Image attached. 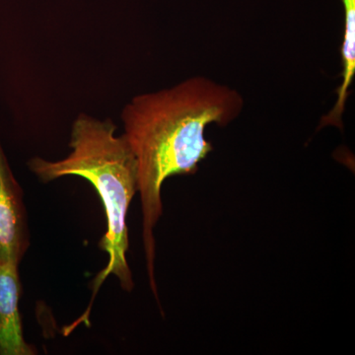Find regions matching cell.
I'll return each mask as SVG.
<instances>
[{
  "label": "cell",
  "mask_w": 355,
  "mask_h": 355,
  "mask_svg": "<svg viewBox=\"0 0 355 355\" xmlns=\"http://www.w3.org/2000/svg\"><path fill=\"white\" fill-rule=\"evenodd\" d=\"M29 247L23 191L0 141V261L20 263Z\"/></svg>",
  "instance_id": "3"
},
{
  "label": "cell",
  "mask_w": 355,
  "mask_h": 355,
  "mask_svg": "<svg viewBox=\"0 0 355 355\" xmlns=\"http://www.w3.org/2000/svg\"><path fill=\"white\" fill-rule=\"evenodd\" d=\"M244 100L237 90L203 76L171 88L133 97L121 112L125 137L139 168L142 239L149 284L155 280L154 229L163 214L161 190L168 178L193 174L212 151L205 139L211 123L224 127L241 114Z\"/></svg>",
  "instance_id": "1"
},
{
  "label": "cell",
  "mask_w": 355,
  "mask_h": 355,
  "mask_svg": "<svg viewBox=\"0 0 355 355\" xmlns=\"http://www.w3.org/2000/svg\"><path fill=\"white\" fill-rule=\"evenodd\" d=\"M18 266L14 261H0V355L37 354L23 335Z\"/></svg>",
  "instance_id": "4"
},
{
  "label": "cell",
  "mask_w": 355,
  "mask_h": 355,
  "mask_svg": "<svg viewBox=\"0 0 355 355\" xmlns=\"http://www.w3.org/2000/svg\"><path fill=\"white\" fill-rule=\"evenodd\" d=\"M116 125L81 113L73 121L69 147L71 153L58 161L35 157L28 162L30 170L44 183L65 176L87 180L101 198L107 218V231L100 248L109 257L104 270L93 282L87 309L74 323L64 328L69 335L81 324H89L91 309L98 292L110 275H114L125 291H132L133 280L127 253L130 248L128 212L139 191L137 158L125 135L116 137Z\"/></svg>",
  "instance_id": "2"
},
{
  "label": "cell",
  "mask_w": 355,
  "mask_h": 355,
  "mask_svg": "<svg viewBox=\"0 0 355 355\" xmlns=\"http://www.w3.org/2000/svg\"><path fill=\"white\" fill-rule=\"evenodd\" d=\"M345 8V33L342 46L343 81L336 91V109L347 104L349 88L355 76V0H343Z\"/></svg>",
  "instance_id": "5"
}]
</instances>
